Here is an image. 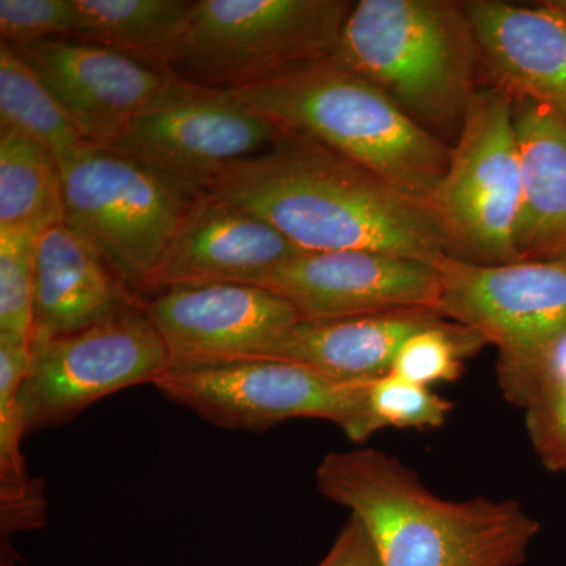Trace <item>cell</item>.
I'll list each match as a JSON object with an SVG mask.
<instances>
[{
	"label": "cell",
	"mask_w": 566,
	"mask_h": 566,
	"mask_svg": "<svg viewBox=\"0 0 566 566\" xmlns=\"http://www.w3.org/2000/svg\"><path fill=\"white\" fill-rule=\"evenodd\" d=\"M170 368L169 349L144 305L80 333L31 338L20 389L25 436L73 422L88 406L128 387L155 386Z\"/></svg>",
	"instance_id": "obj_9"
},
{
	"label": "cell",
	"mask_w": 566,
	"mask_h": 566,
	"mask_svg": "<svg viewBox=\"0 0 566 566\" xmlns=\"http://www.w3.org/2000/svg\"><path fill=\"white\" fill-rule=\"evenodd\" d=\"M76 17L74 0H0V35L13 46L70 39Z\"/></svg>",
	"instance_id": "obj_28"
},
{
	"label": "cell",
	"mask_w": 566,
	"mask_h": 566,
	"mask_svg": "<svg viewBox=\"0 0 566 566\" xmlns=\"http://www.w3.org/2000/svg\"><path fill=\"white\" fill-rule=\"evenodd\" d=\"M370 385L338 381L283 359L170 368L155 382L167 400L214 427L260 433L290 419L327 420L354 444L376 433L368 412Z\"/></svg>",
	"instance_id": "obj_8"
},
{
	"label": "cell",
	"mask_w": 566,
	"mask_h": 566,
	"mask_svg": "<svg viewBox=\"0 0 566 566\" xmlns=\"http://www.w3.org/2000/svg\"><path fill=\"white\" fill-rule=\"evenodd\" d=\"M219 93L262 115L279 133L314 140L424 205L449 167L452 145L333 61Z\"/></svg>",
	"instance_id": "obj_4"
},
{
	"label": "cell",
	"mask_w": 566,
	"mask_h": 566,
	"mask_svg": "<svg viewBox=\"0 0 566 566\" xmlns=\"http://www.w3.org/2000/svg\"><path fill=\"white\" fill-rule=\"evenodd\" d=\"M442 319L434 308L303 319L277 359L307 365L338 381H375L390 374L409 335Z\"/></svg>",
	"instance_id": "obj_19"
},
{
	"label": "cell",
	"mask_w": 566,
	"mask_h": 566,
	"mask_svg": "<svg viewBox=\"0 0 566 566\" xmlns=\"http://www.w3.org/2000/svg\"><path fill=\"white\" fill-rule=\"evenodd\" d=\"M486 345L476 331L446 318L409 335L390 371L427 387L457 381L463 375L464 360Z\"/></svg>",
	"instance_id": "obj_25"
},
{
	"label": "cell",
	"mask_w": 566,
	"mask_h": 566,
	"mask_svg": "<svg viewBox=\"0 0 566 566\" xmlns=\"http://www.w3.org/2000/svg\"><path fill=\"white\" fill-rule=\"evenodd\" d=\"M43 230L0 229V335L31 340L36 244Z\"/></svg>",
	"instance_id": "obj_26"
},
{
	"label": "cell",
	"mask_w": 566,
	"mask_h": 566,
	"mask_svg": "<svg viewBox=\"0 0 566 566\" xmlns=\"http://www.w3.org/2000/svg\"><path fill=\"white\" fill-rule=\"evenodd\" d=\"M74 3L76 25L69 40L96 44L164 70L196 7L189 0H74Z\"/></svg>",
	"instance_id": "obj_20"
},
{
	"label": "cell",
	"mask_w": 566,
	"mask_h": 566,
	"mask_svg": "<svg viewBox=\"0 0 566 566\" xmlns=\"http://www.w3.org/2000/svg\"><path fill=\"white\" fill-rule=\"evenodd\" d=\"M31 363V340L0 337V499L2 534L43 523L44 499L25 474L21 441L25 436L20 389Z\"/></svg>",
	"instance_id": "obj_22"
},
{
	"label": "cell",
	"mask_w": 566,
	"mask_h": 566,
	"mask_svg": "<svg viewBox=\"0 0 566 566\" xmlns=\"http://www.w3.org/2000/svg\"><path fill=\"white\" fill-rule=\"evenodd\" d=\"M439 311L476 331L497 359H523L566 335V255L479 264L447 255Z\"/></svg>",
	"instance_id": "obj_10"
},
{
	"label": "cell",
	"mask_w": 566,
	"mask_h": 566,
	"mask_svg": "<svg viewBox=\"0 0 566 566\" xmlns=\"http://www.w3.org/2000/svg\"><path fill=\"white\" fill-rule=\"evenodd\" d=\"M10 46L39 74L81 133L104 147L145 112L205 91L170 71L84 41L52 39Z\"/></svg>",
	"instance_id": "obj_11"
},
{
	"label": "cell",
	"mask_w": 566,
	"mask_h": 566,
	"mask_svg": "<svg viewBox=\"0 0 566 566\" xmlns=\"http://www.w3.org/2000/svg\"><path fill=\"white\" fill-rule=\"evenodd\" d=\"M521 170L513 99L480 87L465 112L449 167L428 199L450 255L479 264L520 262L515 249Z\"/></svg>",
	"instance_id": "obj_7"
},
{
	"label": "cell",
	"mask_w": 566,
	"mask_h": 566,
	"mask_svg": "<svg viewBox=\"0 0 566 566\" xmlns=\"http://www.w3.org/2000/svg\"><path fill=\"white\" fill-rule=\"evenodd\" d=\"M483 71L512 99L545 104L566 114V21L549 2H464Z\"/></svg>",
	"instance_id": "obj_16"
},
{
	"label": "cell",
	"mask_w": 566,
	"mask_h": 566,
	"mask_svg": "<svg viewBox=\"0 0 566 566\" xmlns=\"http://www.w3.org/2000/svg\"><path fill=\"white\" fill-rule=\"evenodd\" d=\"M172 368L277 359L303 315L282 296L244 283L185 286L144 304Z\"/></svg>",
	"instance_id": "obj_12"
},
{
	"label": "cell",
	"mask_w": 566,
	"mask_h": 566,
	"mask_svg": "<svg viewBox=\"0 0 566 566\" xmlns=\"http://www.w3.org/2000/svg\"><path fill=\"white\" fill-rule=\"evenodd\" d=\"M497 382L506 401L523 409L539 463L566 475V335L523 359H497Z\"/></svg>",
	"instance_id": "obj_21"
},
{
	"label": "cell",
	"mask_w": 566,
	"mask_h": 566,
	"mask_svg": "<svg viewBox=\"0 0 566 566\" xmlns=\"http://www.w3.org/2000/svg\"><path fill=\"white\" fill-rule=\"evenodd\" d=\"M551 7H554L566 21V0H549Z\"/></svg>",
	"instance_id": "obj_30"
},
{
	"label": "cell",
	"mask_w": 566,
	"mask_h": 566,
	"mask_svg": "<svg viewBox=\"0 0 566 566\" xmlns=\"http://www.w3.org/2000/svg\"><path fill=\"white\" fill-rule=\"evenodd\" d=\"M315 476L363 523L381 566H520L539 532L520 502L439 497L382 450L327 453Z\"/></svg>",
	"instance_id": "obj_2"
},
{
	"label": "cell",
	"mask_w": 566,
	"mask_h": 566,
	"mask_svg": "<svg viewBox=\"0 0 566 566\" xmlns=\"http://www.w3.org/2000/svg\"><path fill=\"white\" fill-rule=\"evenodd\" d=\"M140 305L137 294L65 222L41 232L31 338L80 333Z\"/></svg>",
	"instance_id": "obj_17"
},
{
	"label": "cell",
	"mask_w": 566,
	"mask_h": 566,
	"mask_svg": "<svg viewBox=\"0 0 566 566\" xmlns=\"http://www.w3.org/2000/svg\"><path fill=\"white\" fill-rule=\"evenodd\" d=\"M333 62L371 82L449 145L460 136L483 71L474 25L464 2L453 0L353 3Z\"/></svg>",
	"instance_id": "obj_3"
},
{
	"label": "cell",
	"mask_w": 566,
	"mask_h": 566,
	"mask_svg": "<svg viewBox=\"0 0 566 566\" xmlns=\"http://www.w3.org/2000/svg\"><path fill=\"white\" fill-rule=\"evenodd\" d=\"M279 134L262 115L203 91L134 118L109 148L163 175L192 200L203 181L268 150Z\"/></svg>",
	"instance_id": "obj_13"
},
{
	"label": "cell",
	"mask_w": 566,
	"mask_h": 566,
	"mask_svg": "<svg viewBox=\"0 0 566 566\" xmlns=\"http://www.w3.org/2000/svg\"><path fill=\"white\" fill-rule=\"evenodd\" d=\"M452 401L401 376L387 374L371 381L368 412L375 430L382 428H439L452 412Z\"/></svg>",
	"instance_id": "obj_27"
},
{
	"label": "cell",
	"mask_w": 566,
	"mask_h": 566,
	"mask_svg": "<svg viewBox=\"0 0 566 566\" xmlns=\"http://www.w3.org/2000/svg\"><path fill=\"white\" fill-rule=\"evenodd\" d=\"M303 252L252 212L219 200L193 199L140 293L216 283L255 285Z\"/></svg>",
	"instance_id": "obj_15"
},
{
	"label": "cell",
	"mask_w": 566,
	"mask_h": 566,
	"mask_svg": "<svg viewBox=\"0 0 566 566\" xmlns=\"http://www.w3.org/2000/svg\"><path fill=\"white\" fill-rule=\"evenodd\" d=\"M63 221L57 159L39 142L0 129V229L44 230Z\"/></svg>",
	"instance_id": "obj_23"
},
{
	"label": "cell",
	"mask_w": 566,
	"mask_h": 566,
	"mask_svg": "<svg viewBox=\"0 0 566 566\" xmlns=\"http://www.w3.org/2000/svg\"><path fill=\"white\" fill-rule=\"evenodd\" d=\"M193 199L252 212L304 252L368 251L431 263L450 255L427 205L301 136L279 134L268 150L203 181Z\"/></svg>",
	"instance_id": "obj_1"
},
{
	"label": "cell",
	"mask_w": 566,
	"mask_h": 566,
	"mask_svg": "<svg viewBox=\"0 0 566 566\" xmlns=\"http://www.w3.org/2000/svg\"><path fill=\"white\" fill-rule=\"evenodd\" d=\"M352 2L197 0L166 70L193 87L233 92L333 61Z\"/></svg>",
	"instance_id": "obj_5"
},
{
	"label": "cell",
	"mask_w": 566,
	"mask_h": 566,
	"mask_svg": "<svg viewBox=\"0 0 566 566\" xmlns=\"http://www.w3.org/2000/svg\"><path fill=\"white\" fill-rule=\"evenodd\" d=\"M57 164L63 222L140 294L192 200L163 175L93 142Z\"/></svg>",
	"instance_id": "obj_6"
},
{
	"label": "cell",
	"mask_w": 566,
	"mask_h": 566,
	"mask_svg": "<svg viewBox=\"0 0 566 566\" xmlns=\"http://www.w3.org/2000/svg\"><path fill=\"white\" fill-rule=\"evenodd\" d=\"M0 129L20 133L62 158L91 142L10 44L0 46Z\"/></svg>",
	"instance_id": "obj_24"
},
{
	"label": "cell",
	"mask_w": 566,
	"mask_h": 566,
	"mask_svg": "<svg viewBox=\"0 0 566 566\" xmlns=\"http://www.w3.org/2000/svg\"><path fill=\"white\" fill-rule=\"evenodd\" d=\"M255 285L292 303L304 319L403 308L439 311L441 304L436 263L379 252H303Z\"/></svg>",
	"instance_id": "obj_14"
},
{
	"label": "cell",
	"mask_w": 566,
	"mask_h": 566,
	"mask_svg": "<svg viewBox=\"0 0 566 566\" xmlns=\"http://www.w3.org/2000/svg\"><path fill=\"white\" fill-rule=\"evenodd\" d=\"M521 200L515 249L520 260L566 255V114L513 99Z\"/></svg>",
	"instance_id": "obj_18"
},
{
	"label": "cell",
	"mask_w": 566,
	"mask_h": 566,
	"mask_svg": "<svg viewBox=\"0 0 566 566\" xmlns=\"http://www.w3.org/2000/svg\"><path fill=\"white\" fill-rule=\"evenodd\" d=\"M316 566H381L370 536L356 516L349 515L329 553Z\"/></svg>",
	"instance_id": "obj_29"
}]
</instances>
